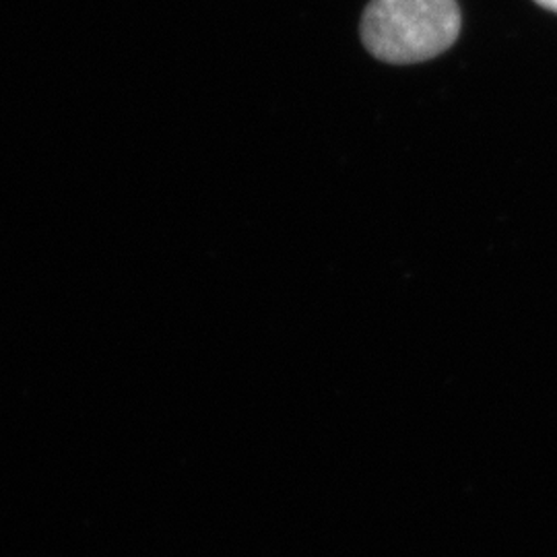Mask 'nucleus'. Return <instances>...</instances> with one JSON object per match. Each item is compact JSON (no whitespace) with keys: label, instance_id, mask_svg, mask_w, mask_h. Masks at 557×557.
<instances>
[{"label":"nucleus","instance_id":"obj_2","mask_svg":"<svg viewBox=\"0 0 557 557\" xmlns=\"http://www.w3.org/2000/svg\"><path fill=\"white\" fill-rule=\"evenodd\" d=\"M537 4H541L543 9H549V11H554L557 13V0H535Z\"/></svg>","mask_w":557,"mask_h":557},{"label":"nucleus","instance_id":"obj_1","mask_svg":"<svg viewBox=\"0 0 557 557\" xmlns=\"http://www.w3.org/2000/svg\"><path fill=\"white\" fill-rule=\"evenodd\" d=\"M458 34L457 0H370L361 17L363 46L391 64L436 59Z\"/></svg>","mask_w":557,"mask_h":557}]
</instances>
